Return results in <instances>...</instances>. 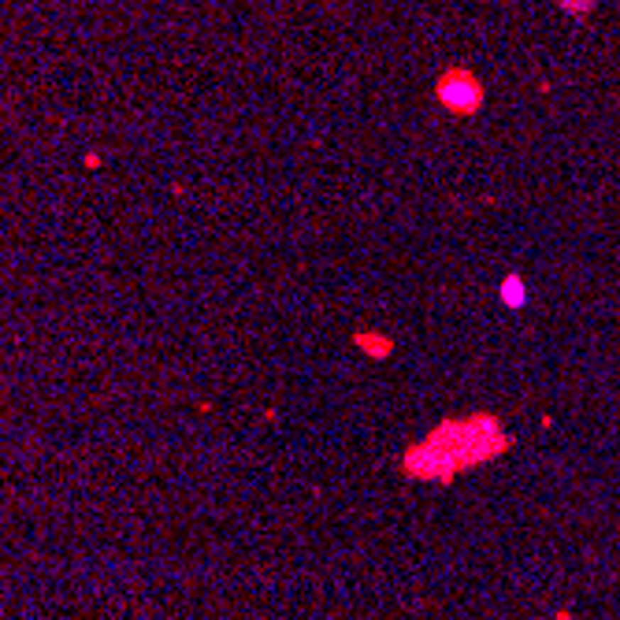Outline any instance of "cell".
<instances>
[{
	"instance_id": "1",
	"label": "cell",
	"mask_w": 620,
	"mask_h": 620,
	"mask_svg": "<svg viewBox=\"0 0 620 620\" xmlns=\"http://www.w3.org/2000/svg\"><path fill=\"white\" fill-rule=\"evenodd\" d=\"M558 620H572V616H568V613H558Z\"/></svg>"
}]
</instances>
